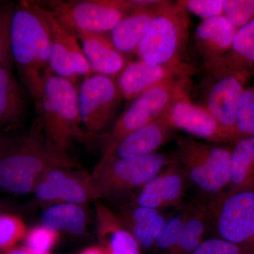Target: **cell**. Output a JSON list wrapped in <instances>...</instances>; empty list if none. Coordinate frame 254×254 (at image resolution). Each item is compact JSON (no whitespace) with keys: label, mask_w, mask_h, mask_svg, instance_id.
Masks as SVG:
<instances>
[{"label":"cell","mask_w":254,"mask_h":254,"mask_svg":"<svg viewBox=\"0 0 254 254\" xmlns=\"http://www.w3.org/2000/svg\"><path fill=\"white\" fill-rule=\"evenodd\" d=\"M115 215L136 239L141 248L155 245L157 239L166 222L161 210L127 203Z\"/></svg>","instance_id":"7402d4cb"},{"label":"cell","mask_w":254,"mask_h":254,"mask_svg":"<svg viewBox=\"0 0 254 254\" xmlns=\"http://www.w3.org/2000/svg\"><path fill=\"white\" fill-rule=\"evenodd\" d=\"M196 71L189 63L163 65L138 60L128 63L118 76L117 83L123 99L133 100L143 92L163 82L190 78Z\"/></svg>","instance_id":"9a60e30c"},{"label":"cell","mask_w":254,"mask_h":254,"mask_svg":"<svg viewBox=\"0 0 254 254\" xmlns=\"http://www.w3.org/2000/svg\"><path fill=\"white\" fill-rule=\"evenodd\" d=\"M11 55L20 80L31 95L50 69V38L33 1L15 4L11 31Z\"/></svg>","instance_id":"3957f363"},{"label":"cell","mask_w":254,"mask_h":254,"mask_svg":"<svg viewBox=\"0 0 254 254\" xmlns=\"http://www.w3.org/2000/svg\"><path fill=\"white\" fill-rule=\"evenodd\" d=\"M33 193L46 207L64 203L84 205L100 199L91 174L81 168L52 169L39 179Z\"/></svg>","instance_id":"4fadbf2b"},{"label":"cell","mask_w":254,"mask_h":254,"mask_svg":"<svg viewBox=\"0 0 254 254\" xmlns=\"http://www.w3.org/2000/svg\"><path fill=\"white\" fill-rule=\"evenodd\" d=\"M74 34L93 73L115 78L128 64L125 55L115 48L107 33L80 31Z\"/></svg>","instance_id":"d6986e66"},{"label":"cell","mask_w":254,"mask_h":254,"mask_svg":"<svg viewBox=\"0 0 254 254\" xmlns=\"http://www.w3.org/2000/svg\"><path fill=\"white\" fill-rule=\"evenodd\" d=\"M174 158L187 181L210 198L225 192L230 182V147L192 137L177 138Z\"/></svg>","instance_id":"5b68a950"},{"label":"cell","mask_w":254,"mask_h":254,"mask_svg":"<svg viewBox=\"0 0 254 254\" xmlns=\"http://www.w3.org/2000/svg\"><path fill=\"white\" fill-rule=\"evenodd\" d=\"M192 254H254V249L218 237L203 241Z\"/></svg>","instance_id":"836d02e7"},{"label":"cell","mask_w":254,"mask_h":254,"mask_svg":"<svg viewBox=\"0 0 254 254\" xmlns=\"http://www.w3.org/2000/svg\"><path fill=\"white\" fill-rule=\"evenodd\" d=\"M190 88V78L187 77L170 80L150 88L132 100L109 131L93 138H99L106 150L128 133L160 118L174 100Z\"/></svg>","instance_id":"9c48e42d"},{"label":"cell","mask_w":254,"mask_h":254,"mask_svg":"<svg viewBox=\"0 0 254 254\" xmlns=\"http://www.w3.org/2000/svg\"><path fill=\"white\" fill-rule=\"evenodd\" d=\"M223 16L237 31L254 20V0H223Z\"/></svg>","instance_id":"1f68e13d"},{"label":"cell","mask_w":254,"mask_h":254,"mask_svg":"<svg viewBox=\"0 0 254 254\" xmlns=\"http://www.w3.org/2000/svg\"><path fill=\"white\" fill-rule=\"evenodd\" d=\"M190 88L174 100L163 114L175 131L186 132L190 136L215 144L230 143L216 120L204 107L190 99Z\"/></svg>","instance_id":"5bb4252c"},{"label":"cell","mask_w":254,"mask_h":254,"mask_svg":"<svg viewBox=\"0 0 254 254\" xmlns=\"http://www.w3.org/2000/svg\"><path fill=\"white\" fill-rule=\"evenodd\" d=\"M0 254H40L33 252L25 246H16L13 248L6 250H0Z\"/></svg>","instance_id":"d590c367"},{"label":"cell","mask_w":254,"mask_h":254,"mask_svg":"<svg viewBox=\"0 0 254 254\" xmlns=\"http://www.w3.org/2000/svg\"><path fill=\"white\" fill-rule=\"evenodd\" d=\"M26 224L17 215L4 213L0 215V250H6L17 246L27 232Z\"/></svg>","instance_id":"f546056e"},{"label":"cell","mask_w":254,"mask_h":254,"mask_svg":"<svg viewBox=\"0 0 254 254\" xmlns=\"http://www.w3.org/2000/svg\"><path fill=\"white\" fill-rule=\"evenodd\" d=\"M189 211L190 205L182 207L179 212L168 218L155 242V246L157 248L170 252L177 245L188 216Z\"/></svg>","instance_id":"4dcf8cb0"},{"label":"cell","mask_w":254,"mask_h":254,"mask_svg":"<svg viewBox=\"0 0 254 254\" xmlns=\"http://www.w3.org/2000/svg\"><path fill=\"white\" fill-rule=\"evenodd\" d=\"M79 254H106L101 247H91L83 250Z\"/></svg>","instance_id":"8d00e7d4"},{"label":"cell","mask_w":254,"mask_h":254,"mask_svg":"<svg viewBox=\"0 0 254 254\" xmlns=\"http://www.w3.org/2000/svg\"><path fill=\"white\" fill-rule=\"evenodd\" d=\"M237 31L223 15L200 21L194 41L205 68L217 64L230 53Z\"/></svg>","instance_id":"ac0fdd59"},{"label":"cell","mask_w":254,"mask_h":254,"mask_svg":"<svg viewBox=\"0 0 254 254\" xmlns=\"http://www.w3.org/2000/svg\"><path fill=\"white\" fill-rule=\"evenodd\" d=\"M57 168H80L68 153L48 141L38 115L27 131L1 133L0 190L14 194L33 193L39 179Z\"/></svg>","instance_id":"6da1fadb"},{"label":"cell","mask_w":254,"mask_h":254,"mask_svg":"<svg viewBox=\"0 0 254 254\" xmlns=\"http://www.w3.org/2000/svg\"><path fill=\"white\" fill-rule=\"evenodd\" d=\"M60 233L41 226H35L26 232L23 242L28 249L40 254L50 253L59 240Z\"/></svg>","instance_id":"d6a6232c"},{"label":"cell","mask_w":254,"mask_h":254,"mask_svg":"<svg viewBox=\"0 0 254 254\" xmlns=\"http://www.w3.org/2000/svg\"><path fill=\"white\" fill-rule=\"evenodd\" d=\"M251 136H254V85L245 88L239 104L236 120V141Z\"/></svg>","instance_id":"f1b7e54d"},{"label":"cell","mask_w":254,"mask_h":254,"mask_svg":"<svg viewBox=\"0 0 254 254\" xmlns=\"http://www.w3.org/2000/svg\"><path fill=\"white\" fill-rule=\"evenodd\" d=\"M232 144L226 190H254V136L240 138Z\"/></svg>","instance_id":"cb8c5ba5"},{"label":"cell","mask_w":254,"mask_h":254,"mask_svg":"<svg viewBox=\"0 0 254 254\" xmlns=\"http://www.w3.org/2000/svg\"><path fill=\"white\" fill-rule=\"evenodd\" d=\"M95 226L106 254H141V247L115 213L100 200L95 202Z\"/></svg>","instance_id":"ffe728a7"},{"label":"cell","mask_w":254,"mask_h":254,"mask_svg":"<svg viewBox=\"0 0 254 254\" xmlns=\"http://www.w3.org/2000/svg\"><path fill=\"white\" fill-rule=\"evenodd\" d=\"M47 140L67 153L75 141H86L78 103V89L66 78L48 73L31 95Z\"/></svg>","instance_id":"7a4b0ae2"},{"label":"cell","mask_w":254,"mask_h":254,"mask_svg":"<svg viewBox=\"0 0 254 254\" xmlns=\"http://www.w3.org/2000/svg\"><path fill=\"white\" fill-rule=\"evenodd\" d=\"M205 69L207 76L204 80L203 103L200 105L216 120L230 143H234L236 141L239 104L252 76L223 60Z\"/></svg>","instance_id":"52a82bcc"},{"label":"cell","mask_w":254,"mask_h":254,"mask_svg":"<svg viewBox=\"0 0 254 254\" xmlns=\"http://www.w3.org/2000/svg\"><path fill=\"white\" fill-rule=\"evenodd\" d=\"M223 60L254 78V20L237 31L231 51Z\"/></svg>","instance_id":"4316f807"},{"label":"cell","mask_w":254,"mask_h":254,"mask_svg":"<svg viewBox=\"0 0 254 254\" xmlns=\"http://www.w3.org/2000/svg\"><path fill=\"white\" fill-rule=\"evenodd\" d=\"M207 204L220 238L254 249V190H225Z\"/></svg>","instance_id":"30bf717a"},{"label":"cell","mask_w":254,"mask_h":254,"mask_svg":"<svg viewBox=\"0 0 254 254\" xmlns=\"http://www.w3.org/2000/svg\"><path fill=\"white\" fill-rule=\"evenodd\" d=\"M171 158L158 152L138 158L100 159L91 174L100 199H118L138 191L168 165Z\"/></svg>","instance_id":"8992f818"},{"label":"cell","mask_w":254,"mask_h":254,"mask_svg":"<svg viewBox=\"0 0 254 254\" xmlns=\"http://www.w3.org/2000/svg\"><path fill=\"white\" fill-rule=\"evenodd\" d=\"M1 129H0V138H1Z\"/></svg>","instance_id":"f35d334b"},{"label":"cell","mask_w":254,"mask_h":254,"mask_svg":"<svg viewBox=\"0 0 254 254\" xmlns=\"http://www.w3.org/2000/svg\"><path fill=\"white\" fill-rule=\"evenodd\" d=\"M189 13L179 1H162L136 50L139 60L163 65L188 64Z\"/></svg>","instance_id":"277c9868"},{"label":"cell","mask_w":254,"mask_h":254,"mask_svg":"<svg viewBox=\"0 0 254 254\" xmlns=\"http://www.w3.org/2000/svg\"><path fill=\"white\" fill-rule=\"evenodd\" d=\"M11 68L0 66V129L18 126L26 115L28 95Z\"/></svg>","instance_id":"603a6c76"},{"label":"cell","mask_w":254,"mask_h":254,"mask_svg":"<svg viewBox=\"0 0 254 254\" xmlns=\"http://www.w3.org/2000/svg\"><path fill=\"white\" fill-rule=\"evenodd\" d=\"M175 131L163 115L103 150L101 158H133L154 154L173 138Z\"/></svg>","instance_id":"e0dca14e"},{"label":"cell","mask_w":254,"mask_h":254,"mask_svg":"<svg viewBox=\"0 0 254 254\" xmlns=\"http://www.w3.org/2000/svg\"><path fill=\"white\" fill-rule=\"evenodd\" d=\"M187 181L183 170L173 155L168 165L142 187L128 203L159 210L180 206Z\"/></svg>","instance_id":"2e32d148"},{"label":"cell","mask_w":254,"mask_h":254,"mask_svg":"<svg viewBox=\"0 0 254 254\" xmlns=\"http://www.w3.org/2000/svg\"><path fill=\"white\" fill-rule=\"evenodd\" d=\"M38 12L44 19L50 38L49 66L57 76L74 83L78 76L93 74L76 35L60 22L50 10L33 1Z\"/></svg>","instance_id":"7c38bea8"},{"label":"cell","mask_w":254,"mask_h":254,"mask_svg":"<svg viewBox=\"0 0 254 254\" xmlns=\"http://www.w3.org/2000/svg\"><path fill=\"white\" fill-rule=\"evenodd\" d=\"M2 213H3V212H2V210H1V207H0V215H1V214Z\"/></svg>","instance_id":"74e56055"},{"label":"cell","mask_w":254,"mask_h":254,"mask_svg":"<svg viewBox=\"0 0 254 254\" xmlns=\"http://www.w3.org/2000/svg\"><path fill=\"white\" fill-rule=\"evenodd\" d=\"M88 218L83 205L64 203L47 207L41 215V226L60 233L82 235L86 231Z\"/></svg>","instance_id":"d4e9b609"},{"label":"cell","mask_w":254,"mask_h":254,"mask_svg":"<svg viewBox=\"0 0 254 254\" xmlns=\"http://www.w3.org/2000/svg\"><path fill=\"white\" fill-rule=\"evenodd\" d=\"M162 1H142L131 12L123 18L110 32L115 48L123 53H136L152 18Z\"/></svg>","instance_id":"44dd1931"},{"label":"cell","mask_w":254,"mask_h":254,"mask_svg":"<svg viewBox=\"0 0 254 254\" xmlns=\"http://www.w3.org/2000/svg\"><path fill=\"white\" fill-rule=\"evenodd\" d=\"M122 99L115 78L98 73L85 78L78 89V103L88 140L112 123Z\"/></svg>","instance_id":"8fae6325"},{"label":"cell","mask_w":254,"mask_h":254,"mask_svg":"<svg viewBox=\"0 0 254 254\" xmlns=\"http://www.w3.org/2000/svg\"><path fill=\"white\" fill-rule=\"evenodd\" d=\"M209 224H211L207 203L190 205V211L177 245L170 254H192L203 242Z\"/></svg>","instance_id":"484cf974"},{"label":"cell","mask_w":254,"mask_h":254,"mask_svg":"<svg viewBox=\"0 0 254 254\" xmlns=\"http://www.w3.org/2000/svg\"><path fill=\"white\" fill-rule=\"evenodd\" d=\"M15 4L0 1V66L12 69L11 31Z\"/></svg>","instance_id":"83f0119b"},{"label":"cell","mask_w":254,"mask_h":254,"mask_svg":"<svg viewBox=\"0 0 254 254\" xmlns=\"http://www.w3.org/2000/svg\"><path fill=\"white\" fill-rule=\"evenodd\" d=\"M50 10L64 26L76 32H111L127 14L138 7L137 0H46L36 1Z\"/></svg>","instance_id":"ba28073f"},{"label":"cell","mask_w":254,"mask_h":254,"mask_svg":"<svg viewBox=\"0 0 254 254\" xmlns=\"http://www.w3.org/2000/svg\"><path fill=\"white\" fill-rule=\"evenodd\" d=\"M179 2L189 14L201 21L223 15V0H181Z\"/></svg>","instance_id":"e575fe53"}]
</instances>
